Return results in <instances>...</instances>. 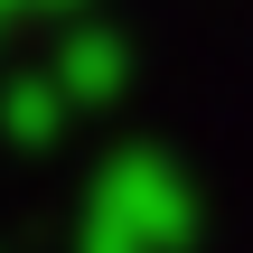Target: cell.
I'll return each instance as SVG.
<instances>
[{
  "instance_id": "cell-1",
  "label": "cell",
  "mask_w": 253,
  "mask_h": 253,
  "mask_svg": "<svg viewBox=\"0 0 253 253\" xmlns=\"http://www.w3.org/2000/svg\"><path fill=\"white\" fill-rule=\"evenodd\" d=\"M197 235V188L160 160V150H122L94 178L84 207V244H122V253H178Z\"/></svg>"
},
{
  "instance_id": "cell-2",
  "label": "cell",
  "mask_w": 253,
  "mask_h": 253,
  "mask_svg": "<svg viewBox=\"0 0 253 253\" xmlns=\"http://www.w3.org/2000/svg\"><path fill=\"white\" fill-rule=\"evenodd\" d=\"M9 131H19V141H56V131H66V94H56V84H19V94H9Z\"/></svg>"
},
{
  "instance_id": "cell-3",
  "label": "cell",
  "mask_w": 253,
  "mask_h": 253,
  "mask_svg": "<svg viewBox=\"0 0 253 253\" xmlns=\"http://www.w3.org/2000/svg\"><path fill=\"white\" fill-rule=\"evenodd\" d=\"M113 75H122V66H113V47H103V38H84V47L66 56V84H75V94H113Z\"/></svg>"
},
{
  "instance_id": "cell-4",
  "label": "cell",
  "mask_w": 253,
  "mask_h": 253,
  "mask_svg": "<svg viewBox=\"0 0 253 253\" xmlns=\"http://www.w3.org/2000/svg\"><path fill=\"white\" fill-rule=\"evenodd\" d=\"M84 253H122V244H84Z\"/></svg>"
}]
</instances>
